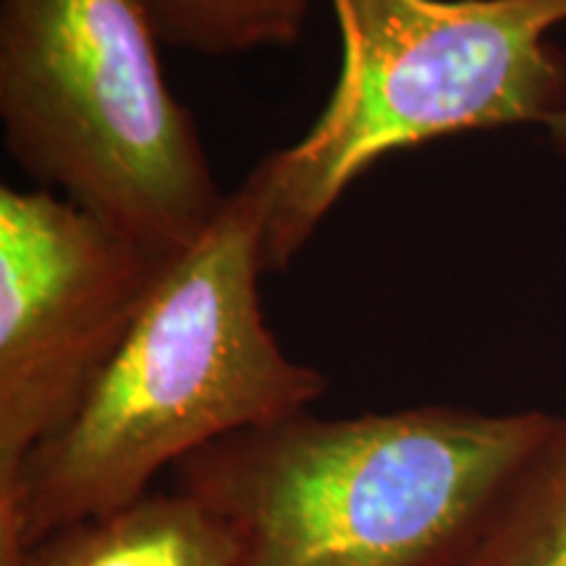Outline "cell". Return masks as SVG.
Listing matches in <instances>:
<instances>
[{"instance_id": "7a4b0ae2", "label": "cell", "mask_w": 566, "mask_h": 566, "mask_svg": "<svg viewBox=\"0 0 566 566\" xmlns=\"http://www.w3.org/2000/svg\"><path fill=\"white\" fill-rule=\"evenodd\" d=\"M548 417L307 409L205 446L174 491L221 522L239 566H457Z\"/></svg>"}, {"instance_id": "6da1fadb", "label": "cell", "mask_w": 566, "mask_h": 566, "mask_svg": "<svg viewBox=\"0 0 566 566\" xmlns=\"http://www.w3.org/2000/svg\"><path fill=\"white\" fill-rule=\"evenodd\" d=\"M265 273L263 197L244 179L168 260L76 412L0 488V566H27L42 537L134 504L163 470L328 391L273 336Z\"/></svg>"}, {"instance_id": "ba28073f", "label": "cell", "mask_w": 566, "mask_h": 566, "mask_svg": "<svg viewBox=\"0 0 566 566\" xmlns=\"http://www.w3.org/2000/svg\"><path fill=\"white\" fill-rule=\"evenodd\" d=\"M168 48L233 59L302 38L313 0H153Z\"/></svg>"}, {"instance_id": "277c9868", "label": "cell", "mask_w": 566, "mask_h": 566, "mask_svg": "<svg viewBox=\"0 0 566 566\" xmlns=\"http://www.w3.org/2000/svg\"><path fill=\"white\" fill-rule=\"evenodd\" d=\"M160 45L153 0H0L6 153L40 189L174 258L229 192Z\"/></svg>"}, {"instance_id": "3957f363", "label": "cell", "mask_w": 566, "mask_h": 566, "mask_svg": "<svg viewBox=\"0 0 566 566\" xmlns=\"http://www.w3.org/2000/svg\"><path fill=\"white\" fill-rule=\"evenodd\" d=\"M342 42L328 103L294 145L252 168L263 258L281 273L346 189L386 155L451 134L566 113V0H331Z\"/></svg>"}, {"instance_id": "52a82bcc", "label": "cell", "mask_w": 566, "mask_h": 566, "mask_svg": "<svg viewBox=\"0 0 566 566\" xmlns=\"http://www.w3.org/2000/svg\"><path fill=\"white\" fill-rule=\"evenodd\" d=\"M457 566H566V415L548 417Z\"/></svg>"}, {"instance_id": "5b68a950", "label": "cell", "mask_w": 566, "mask_h": 566, "mask_svg": "<svg viewBox=\"0 0 566 566\" xmlns=\"http://www.w3.org/2000/svg\"><path fill=\"white\" fill-rule=\"evenodd\" d=\"M168 260L61 195L0 187V488L76 412Z\"/></svg>"}, {"instance_id": "9c48e42d", "label": "cell", "mask_w": 566, "mask_h": 566, "mask_svg": "<svg viewBox=\"0 0 566 566\" xmlns=\"http://www.w3.org/2000/svg\"><path fill=\"white\" fill-rule=\"evenodd\" d=\"M548 137H551V142H554V147L562 155H566V113L562 118H556L554 124L548 126Z\"/></svg>"}, {"instance_id": "8992f818", "label": "cell", "mask_w": 566, "mask_h": 566, "mask_svg": "<svg viewBox=\"0 0 566 566\" xmlns=\"http://www.w3.org/2000/svg\"><path fill=\"white\" fill-rule=\"evenodd\" d=\"M27 566H239L221 522L187 493H147L42 537Z\"/></svg>"}]
</instances>
